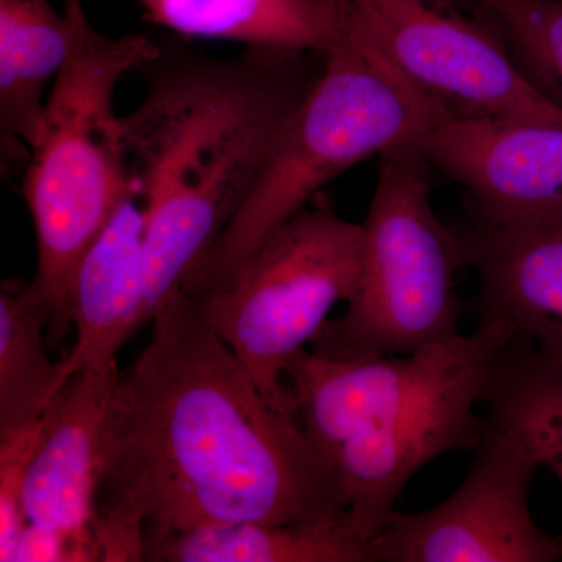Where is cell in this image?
<instances>
[{
  "mask_svg": "<svg viewBox=\"0 0 562 562\" xmlns=\"http://www.w3.org/2000/svg\"><path fill=\"white\" fill-rule=\"evenodd\" d=\"M346 498L294 414L261 394L201 303L173 292L121 372L101 438V561L214 525L338 524Z\"/></svg>",
  "mask_w": 562,
  "mask_h": 562,
  "instance_id": "6da1fadb",
  "label": "cell"
},
{
  "mask_svg": "<svg viewBox=\"0 0 562 562\" xmlns=\"http://www.w3.org/2000/svg\"><path fill=\"white\" fill-rule=\"evenodd\" d=\"M324 66L321 52L246 47L213 58L160 43L139 70L146 94L121 131L146 222L150 322L241 209Z\"/></svg>",
  "mask_w": 562,
  "mask_h": 562,
  "instance_id": "7a4b0ae2",
  "label": "cell"
},
{
  "mask_svg": "<svg viewBox=\"0 0 562 562\" xmlns=\"http://www.w3.org/2000/svg\"><path fill=\"white\" fill-rule=\"evenodd\" d=\"M514 333L484 317L475 331L412 355L339 361L305 349L290 362L292 412L341 486L347 524L369 547L425 464L475 449L487 371Z\"/></svg>",
  "mask_w": 562,
  "mask_h": 562,
  "instance_id": "3957f363",
  "label": "cell"
},
{
  "mask_svg": "<svg viewBox=\"0 0 562 562\" xmlns=\"http://www.w3.org/2000/svg\"><path fill=\"white\" fill-rule=\"evenodd\" d=\"M344 18V16H342ZM375 44L344 20L319 81L273 143L241 209L181 284L191 297L224 290L262 243L347 169L453 120Z\"/></svg>",
  "mask_w": 562,
  "mask_h": 562,
  "instance_id": "277c9868",
  "label": "cell"
},
{
  "mask_svg": "<svg viewBox=\"0 0 562 562\" xmlns=\"http://www.w3.org/2000/svg\"><path fill=\"white\" fill-rule=\"evenodd\" d=\"M65 9L74 22L72 49L47 95L43 128L22 177L38 244L32 286L49 312L50 341L68 331L77 266L132 188L114 111L116 88L160 52V43L144 33L99 32L81 0H65Z\"/></svg>",
  "mask_w": 562,
  "mask_h": 562,
  "instance_id": "5b68a950",
  "label": "cell"
},
{
  "mask_svg": "<svg viewBox=\"0 0 562 562\" xmlns=\"http://www.w3.org/2000/svg\"><path fill=\"white\" fill-rule=\"evenodd\" d=\"M430 161L417 143L380 155L362 222L360 283L342 316L328 319L312 353L362 361L412 355L460 335L454 273L464 266L454 228L431 206Z\"/></svg>",
  "mask_w": 562,
  "mask_h": 562,
  "instance_id": "8992f818",
  "label": "cell"
},
{
  "mask_svg": "<svg viewBox=\"0 0 562 562\" xmlns=\"http://www.w3.org/2000/svg\"><path fill=\"white\" fill-rule=\"evenodd\" d=\"M362 225L328 205L303 209L272 233L224 290L194 297L276 408L292 412L290 362L360 283Z\"/></svg>",
  "mask_w": 562,
  "mask_h": 562,
  "instance_id": "52a82bcc",
  "label": "cell"
},
{
  "mask_svg": "<svg viewBox=\"0 0 562 562\" xmlns=\"http://www.w3.org/2000/svg\"><path fill=\"white\" fill-rule=\"evenodd\" d=\"M417 90L454 117L562 124V111L525 79L494 20L441 0H335Z\"/></svg>",
  "mask_w": 562,
  "mask_h": 562,
  "instance_id": "ba28073f",
  "label": "cell"
},
{
  "mask_svg": "<svg viewBox=\"0 0 562 562\" xmlns=\"http://www.w3.org/2000/svg\"><path fill=\"white\" fill-rule=\"evenodd\" d=\"M475 460L460 490L419 514H392L371 542L372 562H553L562 536L530 513L538 462L508 428L484 417Z\"/></svg>",
  "mask_w": 562,
  "mask_h": 562,
  "instance_id": "9c48e42d",
  "label": "cell"
},
{
  "mask_svg": "<svg viewBox=\"0 0 562 562\" xmlns=\"http://www.w3.org/2000/svg\"><path fill=\"white\" fill-rule=\"evenodd\" d=\"M465 211L454 232L464 266L479 273L480 319L505 321L543 353L562 358V201Z\"/></svg>",
  "mask_w": 562,
  "mask_h": 562,
  "instance_id": "30bf717a",
  "label": "cell"
},
{
  "mask_svg": "<svg viewBox=\"0 0 562 562\" xmlns=\"http://www.w3.org/2000/svg\"><path fill=\"white\" fill-rule=\"evenodd\" d=\"M117 364L70 376L44 413L43 432L25 475L27 522L65 536L76 562L101 561L94 527L103 422Z\"/></svg>",
  "mask_w": 562,
  "mask_h": 562,
  "instance_id": "8fae6325",
  "label": "cell"
},
{
  "mask_svg": "<svg viewBox=\"0 0 562 562\" xmlns=\"http://www.w3.org/2000/svg\"><path fill=\"white\" fill-rule=\"evenodd\" d=\"M472 209L505 213L562 201V124L453 117L417 140Z\"/></svg>",
  "mask_w": 562,
  "mask_h": 562,
  "instance_id": "7c38bea8",
  "label": "cell"
},
{
  "mask_svg": "<svg viewBox=\"0 0 562 562\" xmlns=\"http://www.w3.org/2000/svg\"><path fill=\"white\" fill-rule=\"evenodd\" d=\"M144 210L135 187L81 258L69 290L76 342L63 358L66 382L117 364L128 339L150 322L144 260Z\"/></svg>",
  "mask_w": 562,
  "mask_h": 562,
  "instance_id": "4fadbf2b",
  "label": "cell"
},
{
  "mask_svg": "<svg viewBox=\"0 0 562 562\" xmlns=\"http://www.w3.org/2000/svg\"><path fill=\"white\" fill-rule=\"evenodd\" d=\"M74 22L50 0H0L2 157L27 166L46 110V91L69 58Z\"/></svg>",
  "mask_w": 562,
  "mask_h": 562,
  "instance_id": "5bb4252c",
  "label": "cell"
},
{
  "mask_svg": "<svg viewBox=\"0 0 562 562\" xmlns=\"http://www.w3.org/2000/svg\"><path fill=\"white\" fill-rule=\"evenodd\" d=\"M144 20L177 35L321 52L338 46L344 18L335 0H138Z\"/></svg>",
  "mask_w": 562,
  "mask_h": 562,
  "instance_id": "9a60e30c",
  "label": "cell"
},
{
  "mask_svg": "<svg viewBox=\"0 0 562 562\" xmlns=\"http://www.w3.org/2000/svg\"><path fill=\"white\" fill-rule=\"evenodd\" d=\"M154 562H372L347 519L338 524L214 525L144 542Z\"/></svg>",
  "mask_w": 562,
  "mask_h": 562,
  "instance_id": "2e32d148",
  "label": "cell"
},
{
  "mask_svg": "<svg viewBox=\"0 0 562 562\" xmlns=\"http://www.w3.org/2000/svg\"><path fill=\"white\" fill-rule=\"evenodd\" d=\"M482 403L487 420L512 430L562 482V358L514 333L491 362Z\"/></svg>",
  "mask_w": 562,
  "mask_h": 562,
  "instance_id": "e0dca14e",
  "label": "cell"
},
{
  "mask_svg": "<svg viewBox=\"0 0 562 562\" xmlns=\"http://www.w3.org/2000/svg\"><path fill=\"white\" fill-rule=\"evenodd\" d=\"M49 312L33 286L0 292V432L35 424L65 386V364L47 357Z\"/></svg>",
  "mask_w": 562,
  "mask_h": 562,
  "instance_id": "ac0fdd59",
  "label": "cell"
},
{
  "mask_svg": "<svg viewBox=\"0 0 562 562\" xmlns=\"http://www.w3.org/2000/svg\"><path fill=\"white\" fill-rule=\"evenodd\" d=\"M517 68L562 111V0H479Z\"/></svg>",
  "mask_w": 562,
  "mask_h": 562,
  "instance_id": "d6986e66",
  "label": "cell"
},
{
  "mask_svg": "<svg viewBox=\"0 0 562 562\" xmlns=\"http://www.w3.org/2000/svg\"><path fill=\"white\" fill-rule=\"evenodd\" d=\"M44 416L20 430L0 432V561L10 562L14 542L27 524L24 492L29 464L43 432Z\"/></svg>",
  "mask_w": 562,
  "mask_h": 562,
  "instance_id": "ffe728a7",
  "label": "cell"
},
{
  "mask_svg": "<svg viewBox=\"0 0 562 562\" xmlns=\"http://www.w3.org/2000/svg\"><path fill=\"white\" fill-rule=\"evenodd\" d=\"M10 562H76V554L65 536L27 522L14 542Z\"/></svg>",
  "mask_w": 562,
  "mask_h": 562,
  "instance_id": "44dd1931",
  "label": "cell"
}]
</instances>
